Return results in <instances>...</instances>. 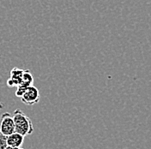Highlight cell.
Returning <instances> with one entry per match:
<instances>
[{"label":"cell","mask_w":151,"mask_h":149,"mask_svg":"<svg viewBox=\"0 0 151 149\" xmlns=\"http://www.w3.org/2000/svg\"><path fill=\"white\" fill-rule=\"evenodd\" d=\"M0 122V131L8 136L15 132V123L13 120V117L8 112H4L1 116Z\"/></svg>","instance_id":"3957f363"},{"label":"cell","mask_w":151,"mask_h":149,"mask_svg":"<svg viewBox=\"0 0 151 149\" xmlns=\"http://www.w3.org/2000/svg\"><path fill=\"white\" fill-rule=\"evenodd\" d=\"M13 120L15 123V132L23 136L30 135L34 133V126L31 119L20 109L13 112Z\"/></svg>","instance_id":"6da1fadb"},{"label":"cell","mask_w":151,"mask_h":149,"mask_svg":"<svg viewBox=\"0 0 151 149\" xmlns=\"http://www.w3.org/2000/svg\"><path fill=\"white\" fill-rule=\"evenodd\" d=\"M40 92L36 87L31 85L25 90L23 94L21 96L22 102L28 105H34L40 101Z\"/></svg>","instance_id":"7a4b0ae2"},{"label":"cell","mask_w":151,"mask_h":149,"mask_svg":"<svg viewBox=\"0 0 151 149\" xmlns=\"http://www.w3.org/2000/svg\"><path fill=\"white\" fill-rule=\"evenodd\" d=\"M4 149H17V148H15V147H11V146H8L7 145V147L5 148Z\"/></svg>","instance_id":"ba28073f"},{"label":"cell","mask_w":151,"mask_h":149,"mask_svg":"<svg viewBox=\"0 0 151 149\" xmlns=\"http://www.w3.org/2000/svg\"><path fill=\"white\" fill-rule=\"evenodd\" d=\"M24 138H25V136L22 135L19 133L14 132L7 136V145L17 148H21L24 142Z\"/></svg>","instance_id":"5b68a950"},{"label":"cell","mask_w":151,"mask_h":149,"mask_svg":"<svg viewBox=\"0 0 151 149\" xmlns=\"http://www.w3.org/2000/svg\"><path fill=\"white\" fill-rule=\"evenodd\" d=\"M7 147V136L0 131V149H4Z\"/></svg>","instance_id":"52a82bcc"},{"label":"cell","mask_w":151,"mask_h":149,"mask_svg":"<svg viewBox=\"0 0 151 149\" xmlns=\"http://www.w3.org/2000/svg\"><path fill=\"white\" fill-rule=\"evenodd\" d=\"M4 107V104H3V103H2V102H1V101H0V109H3Z\"/></svg>","instance_id":"9c48e42d"},{"label":"cell","mask_w":151,"mask_h":149,"mask_svg":"<svg viewBox=\"0 0 151 149\" xmlns=\"http://www.w3.org/2000/svg\"><path fill=\"white\" fill-rule=\"evenodd\" d=\"M24 72V69H20L17 67L13 68L10 70V75L9 80L7 81V86L9 87H17L22 82V74Z\"/></svg>","instance_id":"277c9868"},{"label":"cell","mask_w":151,"mask_h":149,"mask_svg":"<svg viewBox=\"0 0 151 149\" xmlns=\"http://www.w3.org/2000/svg\"><path fill=\"white\" fill-rule=\"evenodd\" d=\"M34 83V77L33 74L30 72L29 69H24V72L22 74V82L20 85L25 86V87H29Z\"/></svg>","instance_id":"8992f818"},{"label":"cell","mask_w":151,"mask_h":149,"mask_svg":"<svg viewBox=\"0 0 151 149\" xmlns=\"http://www.w3.org/2000/svg\"><path fill=\"white\" fill-rule=\"evenodd\" d=\"M17 149H24V148H18Z\"/></svg>","instance_id":"30bf717a"}]
</instances>
